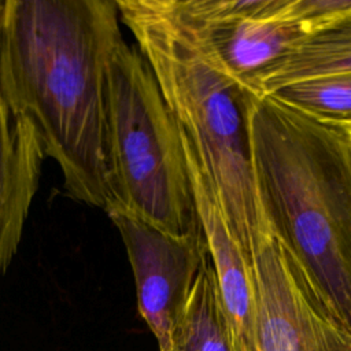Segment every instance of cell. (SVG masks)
<instances>
[{
    "label": "cell",
    "mask_w": 351,
    "mask_h": 351,
    "mask_svg": "<svg viewBox=\"0 0 351 351\" xmlns=\"http://www.w3.org/2000/svg\"><path fill=\"white\" fill-rule=\"evenodd\" d=\"M107 215L126 250L138 313L155 336L158 351H173L176 328L208 259L203 232L177 236L130 215Z\"/></svg>",
    "instance_id": "obj_7"
},
{
    "label": "cell",
    "mask_w": 351,
    "mask_h": 351,
    "mask_svg": "<svg viewBox=\"0 0 351 351\" xmlns=\"http://www.w3.org/2000/svg\"><path fill=\"white\" fill-rule=\"evenodd\" d=\"M107 208L182 236L202 232L180 126L136 45L123 38L106 73Z\"/></svg>",
    "instance_id": "obj_4"
},
{
    "label": "cell",
    "mask_w": 351,
    "mask_h": 351,
    "mask_svg": "<svg viewBox=\"0 0 351 351\" xmlns=\"http://www.w3.org/2000/svg\"><path fill=\"white\" fill-rule=\"evenodd\" d=\"M256 196L332 318L351 335V137L271 95L248 114Z\"/></svg>",
    "instance_id": "obj_2"
},
{
    "label": "cell",
    "mask_w": 351,
    "mask_h": 351,
    "mask_svg": "<svg viewBox=\"0 0 351 351\" xmlns=\"http://www.w3.org/2000/svg\"><path fill=\"white\" fill-rule=\"evenodd\" d=\"M341 128H343V129H344V130L348 133V136L351 137V125H343Z\"/></svg>",
    "instance_id": "obj_13"
},
{
    "label": "cell",
    "mask_w": 351,
    "mask_h": 351,
    "mask_svg": "<svg viewBox=\"0 0 351 351\" xmlns=\"http://www.w3.org/2000/svg\"><path fill=\"white\" fill-rule=\"evenodd\" d=\"M162 96L189 138L244 254L270 233L256 196L248 114L256 96L210 56L173 0H115Z\"/></svg>",
    "instance_id": "obj_3"
},
{
    "label": "cell",
    "mask_w": 351,
    "mask_h": 351,
    "mask_svg": "<svg viewBox=\"0 0 351 351\" xmlns=\"http://www.w3.org/2000/svg\"><path fill=\"white\" fill-rule=\"evenodd\" d=\"M173 5L221 70L256 96L259 75L311 34L296 0H173Z\"/></svg>",
    "instance_id": "obj_5"
},
{
    "label": "cell",
    "mask_w": 351,
    "mask_h": 351,
    "mask_svg": "<svg viewBox=\"0 0 351 351\" xmlns=\"http://www.w3.org/2000/svg\"><path fill=\"white\" fill-rule=\"evenodd\" d=\"M269 95L324 122L351 125V73L296 81Z\"/></svg>",
    "instance_id": "obj_12"
},
{
    "label": "cell",
    "mask_w": 351,
    "mask_h": 351,
    "mask_svg": "<svg viewBox=\"0 0 351 351\" xmlns=\"http://www.w3.org/2000/svg\"><path fill=\"white\" fill-rule=\"evenodd\" d=\"M173 351H233L210 256L176 328Z\"/></svg>",
    "instance_id": "obj_11"
},
{
    "label": "cell",
    "mask_w": 351,
    "mask_h": 351,
    "mask_svg": "<svg viewBox=\"0 0 351 351\" xmlns=\"http://www.w3.org/2000/svg\"><path fill=\"white\" fill-rule=\"evenodd\" d=\"M45 154L37 129L0 85V278L16 255Z\"/></svg>",
    "instance_id": "obj_9"
},
{
    "label": "cell",
    "mask_w": 351,
    "mask_h": 351,
    "mask_svg": "<svg viewBox=\"0 0 351 351\" xmlns=\"http://www.w3.org/2000/svg\"><path fill=\"white\" fill-rule=\"evenodd\" d=\"M181 130L196 214L213 265L233 351H258L252 261L237 243L189 138Z\"/></svg>",
    "instance_id": "obj_8"
},
{
    "label": "cell",
    "mask_w": 351,
    "mask_h": 351,
    "mask_svg": "<svg viewBox=\"0 0 351 351\" xmlns=\"http://www.w3.org/2000/svg\"><path fill=\"white\" fill-rule=\"evenodd\" d=\"M351 73V12L302 41L258 78V95L302 80Z\"/></svg>",
    "instance_id": "obj_10"
},
{
    "label": "cell",
    "mask_w": 351,
    "mask_h": 351,
    "mask_svg": "<svg viewBox=\"0 0 351 351\" xmlns=\"http://www.w3.org/2000/svg\"><path fill=\"white\" fill-rule=\"evenodd\" d=\"M119 22L115 0L0 3L4 96L37 129L67 196L104 211V88Z\"/></svg>",
    "instance_id": "obj_1"
},
{
    "label": "cell",
    "mask_w": 351,
    "mask_h": 351,
    "mask_svg": "<svg viewBox=\"0 0 351 351\" xmlns=\"http://www.w3.org/2000/svg\"><path fill=\"white\" fill-rule=\"evenodd\" d=\"M258 351H351V335L326 311L271 234L252 255Z\"/></svg>",
    "instance_id": "obj_6"
}]
</instances>
